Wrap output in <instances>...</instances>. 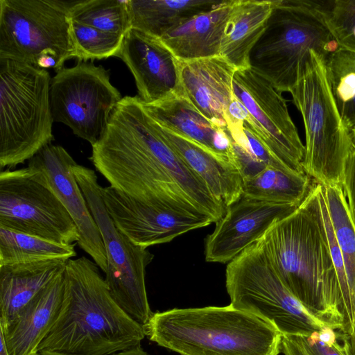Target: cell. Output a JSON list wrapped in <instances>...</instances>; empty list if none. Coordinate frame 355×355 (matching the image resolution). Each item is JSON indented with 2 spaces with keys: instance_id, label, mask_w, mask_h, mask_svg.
I'll return each mask as SVG.
<instances>
[{
  "instance_id": "obj_1",
  "label": "cell",
  "mask_w": 355,
  "mask_h": 355,
  "mask_svg": "<svg viewBox=\"0 0 355 355\" xmlns=\"http://www.w3.org/2000/svg\"><path fill=\"white\" fill-rule=\"evenodd\" d=\"M92 148L89 159L112 187L175 215L214 223L173 178L182 160L161 136L138 96L121 98Z\"/></svg>"
},
{
  "instance_id": "obj_2",
  "label": "cell",
  "mask_w": 355,
  "mask_h": 355,
  "mask_svg": "<svg viewBox=\"0 0 355 355\" xmlns=\"http://www.w3.org/2000/svg\"><path fill=\"white\" fill-rule=\"evenodd\" d=\"M314 182L304 201L261 237L279 277L313 316L341 330L340 293L321 204Z\"/></svg>"
},
{
  "instance_id": "obj_3",
  "label": "cell",
  "mask_w": 355,
  "mask_h": 355,
  "mask_svg": "<svg viewBox=\"0 0 355 355\" xmlns=\"http://www.w3.org/2000/svg\"><path fill=\"white\" fill-rule=\"evenodd\" d=\"M62 306L38 348L69 355H113L139 346L143 325L112 297L94 261L70 259L64 271Z\"/></svg>"
},
{
  "instance_id": "obj_4",
  "label": "cell",
  "mask_w": 355,
  "mask_h": 355,
  "mask_svg": "<svg viewBox=\"0 0 355 355\" xmlns=\"http://www.w3.org/2000/svg\"><path fill=\"white\" fill-rule=\"evenodd\" d=\"M143 327L150 341L180 355L281 353L276 328L231 304L155 312Z\"/></svg>"
},
{
  "instance_id": "obj_5",
  "label": "cell",
  "mask_w": 355,
  "mask_h": 355,
  "mask_svg": "<svg viewBox=\"0 0 355 355\" xmlns=\"http://www.w3.org/2000/svg\"><path fill=\"white\" fill-rule=\"evenodd\" d=\"M338 49L319 1L274 0L266 28L250 53V67L280 93L290 92L311 51L327 60Z\"/></svg>"
},
{
  "instance_id": "obj_6",
  "label": "cell",
  "mask_w": 355,
  "mask_h": 355,
  "mask_svg": "<svg viewBox=\"0 0 355 355\" xmlns=\"http://www.w3.org/2000/svg\"><path fill=\"white\" fill-rule=\"evenodd\" d=\"M46 69L0 59V169L31 159L53 139Z\"/></svg>"
},
{
  "instance_id": "obj_7",
  "label": "cell",
  "mask_w": 355,
  "mask_h": 355,
  "mask_svg": "<svg viewBox=\"0 0 355 355\" xmlns=\"http://www.w3.org/2000/svg\"><path fill=\"white\" fill-rule=\"evenodd\" d=\"M289 93L305 130L304 172L320 184L342 185L345 162L354 146L337 108L322 56L310 51Z\"/></svg>"
},
{
  "instance_id": "obj_8",
  "label": "cell",
  "mask_w": 355,
  "mask_h": 355,
  "mask_svg": "<svg viewBox=\"0 0 355 355\" xmlns=\"http://www.w3.org/2000/svg\"><path fill=\"white\" fill-rule=\"evenodd\" d=\"M74 2L0 0V59L57 71L76 58L69 18Z\"/></svg>"
},
{
  "instance_id": "obj_9",
  "label": "cell",
  "mask_w": 355,
  "mask_h": 355,
  "mask_svg": "<svg viewBox=\"0 0 355 355\" xmlns=\"http://www.w3.org/2000/svg\"><path fill=\"white\" fill-rule=\"evenodd\" d=\"M225 286L230 304L257 315L282 335H309L326 326L284 286L261 238L227 263Z\"/></svg>"
},
{
  "instance_id": "obj_10",
  "label": "cell",
  "mask_w": 355,
  "mask_h": 355,
  "mask_svg": "<svg viewBox=\"0 0 355 355\" xmlns=\"http://www.w3.org/2000/svg\"><path fill=\"white\" fill-rule=\"evenodd\" d=\"M72 170L105 248V279L110 293L125 313L144 326L153 313L148 300L145 274L154 255L147 248L135 245L116 227L106 209L103 187L94 171L78 164Z\"/></svg>"
},
{
  "instance_id": "obj_11",
  "label": "cell",
  "mask_w": 355,
  "mask_h": 355,
  "mask_svg": "<svg viewBox=\"0 0 355 355\" xmlns=\"http://www.w3.org/2000/svg\"><path fill=\"white\" fill-rule=\"evenodd\" d=\"M53 121L94 144L105 132L114 108L123 97L102 66L78 61L56 71L50 84Z\"/></svg>"
},
{
  "instance_id": "obj_12",
  "label": "cell",
  "mask_w": 355,
  "mask_h": 355,
  "mask_svg": "<svg viewBox=\"0 0 355 355\" xmlns=\"http://www.w3.org/2000/svg\"><path fill=\"white\" fill-rule=\"evenodd\" d=\"M0 227L59 243L78 242V229L53 192L28 167L1 171Z\"/></svg>"
},
{
  "instance_id": "obj_13",
  "label": "cell",
  "mask_w": 355,
  "mask_h": 355,
  "mask_svg": "<svg viewBox=\"0 0 355 355\" xmlns=\"http://www.w3.org/2000/svg\"><path fill=\"white\" fill-rule=\"evenodd\" d=\"M232 89L248 113L246 121L269 152L289 169L306 173L305 146L282 93L250 67L236 69Z\"/></svg>"
},
{
  "instance_id": "obj_14",
  "label": "cell",
  "mask_w": 355,
  "mask_h": 355,
  "mask_svg": "<svg viewBox=\"0 0 355 355\" xmlns=\"http://www.w3.org/2000/svg\"><path fill=\"white\" fill-rule=\"evenodd\" d=\"M77 164L61 146L46 145L28 160L33 177L48 187L73 220L79 234L78 246L104 272L107 270L105 248L99 229L73 175Z\"/></svg>"
},
{
  "instance_id": "obj_15",
  "label": "cell",
  "mask_w": 355,
  "mask_h": 355,
  "mask_svg": "<svg viewBox=\"0 0 355 355\" xmlns=\"http://www.w3.org/2000/svg\"><path fill=\"white\" fill-rule=\"evenodd\" d=\"M298 206L268 202L243 195L226 208L222 218L215 223L214 231L207 236L206 261L229 263L260 239L275 222Z\"/></svg>"
},
{
  "instance_id": "obj_16",
  "label": "cell",
  "mask_w": 355,
  "mask_h": 355,
  "mask_svg": "<svg viewBox=\"0 0 355 355\" xmlns=\"http://www.w3.org/2000/svg\"><path fill=\"white\" fill-rule=\"evenodd\" d=\"M102 196L116 227L132 243L144 248L170 242L186 232L211 224L146 205L111 186L102 188Z\"/></svg>"
},
{
  "instance_id": "obj_17",
  "label": "cell",
  "mask_w": 355,
  "mask_h": 355,
  "mask_svg": "<svg viewBox=\"0 0 355 355\" xmlns=\"http://www.w3.org/2000/svg\"><path fill=\"white\" fill-rule=\"evenodd\" d=\"M116 57L131 71L144 104L159 101L179 87L176 58L160 38L131 28Z\"/></svg>"
},
{
  "instance_id": "obj_18",
  "label": "cell",
  "mask_w": 355,
  "mask_h": 355,
  "mask_svg": "<svg viewBox=\"0 0 355 355\" xmlns=\"http://www.w3.org/2000/svg\"><path fill=\"white\" fill-rule=\"evenodd\" d=\"M179 87L206 118L227 129L236 68L220 55L194 60L176 58Z\"/></svg>"
},
{
  "instance_id": "obj_19",
  "label": "cell",
  "mask_w": 355,
  "mask_h": 355,
  "mask_svg": "<svg viewBox=\"0 0 355 355\" xmlns=\"http://www.w3.org/2000/svg\"><path fill=\"white\" fill-rule=\"evenodd\" d=\"M142 104L148 114L162 126L238 166L227 129L218 126L200 113L180 87L159 101Z\"/></svg>"
},
{
  "instance_id": "obj_20",
  "label": "cell",
  "mask_w": 355,
  "mask_h": 355,
  "mask_svg": "<svg viewBox=\"0 0 355 355\" xmlns=\"http://www.w3.org/2000/svg\"><path fill=\"white\" fill-rule=\"evenodd\" d=\"M64 272L37 294L6 329L0 327L9 355H36L60 310Z\"/></svg>"
},
{
  "instance_id": "obj_21",
  "label": "cell",
  "mask_w": 355,
  "mask_h": 355,
  "mask_svg": "<svg viewBox=\"0 0 355 355\" xmlns=\"http://www.w3.org/2000/svg\"><path fill=\"white\" fill-rule=\"evenodd\" d=\"M161 136L227 208L243 196V176L238 166L156 122Z\"/></svg>"
},
{
  "instance_id": "obj_22",
  "label": "cell",
  "mask_w": 355,
  "mask_h": 355,
  "mask_svg": "<svg viewBox=\"0 0 355 355\" xmlns=\"http://www.w3.org/2000/svg\"><path fill=\"white\" fill-rule=\"evenodd\" d=\"M67 261L0 266V327L8 328L26 304L64 271Z\"/></svg>"
},
{
  "instance_id": "obj_23",
  "label": "cell",
  "mask_w": 355,
  "mask_h": 355,
  "mask_svg": "<svg viewBox=\"0 0 355 355\" xmlns=\"http://www.w3.org/2000/svg\"><path fill=\"white\" fill-rule=\"evenodd\" d=\"M234 0L221 1L211 10L197 15L160 40L180 60L220 55L222 36Z\"/></svg>"
},
{
  "instance_id": "obj_24",
  "label": "cell",
  "mask_w": 355,
  "mask_h": 355,
  "mask_svg": "<svg viewBox=\"0 0 355 355\" xmlns=\"http://www.w3.org/2000/svg\"><path fill=\"white\" fill-rule=\"evenodd\" d=\"M274 0H234L220 55L236 69L250 67V53L264 32Z\"/></svg>"
},
{
  "instance_id": "obj_25",
  "label": "cell",
  "mask_w": 355,
  "mask_h": 355,
  "mask_svg": "<svg viewBox=\"0 0 355 355\" xmlns=\"http://www.w3.org/2000/svg\"><path fill=\"white\" fill-rule=\"evenodd\" d=\"M220 1L128 0L131 28L161 38L194 16L211 10Z\"/></svg>"
},
{
  "instance_id": "obj_26",
  "label": "cell",
  "mask_w": 355,
  "mask_h": 355,
  "mask_svg": "<svg viewBox=\"0 0 355 355\" xmlns=\"http://www.w3.org/2000/svg\"><path fill=\"white\" fill-rule=\"evenodd\" d=\"M322 185V184H321ZM334 232L345 267L349 305L340 331L355 334V229L351 221L342 185H322Z\"/></svg>"
},
{
  "instance_id": "obj_27",
  "label": "cell",
  "mask_w": 355,
  "mask_h": 355,
  "mask_svg": "<svg viewBox=\"0 0 355 355\" xmlns=\"http://www.w3.org/2000/svg\"><path fill=\"white\" fill-rule=\"evenodd\" d=\"M314 181L306 173L270 165L243 179V195L278 204L300 205L311 191Z\"/></svg>"
},
{
  "instance_id": "obj_28",
  "label": "cell",
  "mask_w": 355,
  "mask_h": 355,
  "mask_svg": "<svg viewBox=\"0 0 355 355\" xmlns=\"http://www.w3.org/2000/svg\"><path fill=\"white\" fill-rule=\"evenodd\" d=\"M74 247V243H59L0 227V266L50 259L68 261L76 256Z\"/></svg>"
},
{
  "instance_id": "obj_29",
  "label": "cell",
  "mask_w": 355,
  "mask_h": 355,
  "mask_svg": "<svg viewBox=\"0 0 355 355\" xmlns=\"http://www.w3.org/2000/svg\"><path fill=\"white\" fill-rule=\"evenodd\" d=\"M327 77L346 128H355V52L341 48L326 60Z\"/></svg>"
},
{
  "instance_id": "obj_30",
  "label": "cell",
  "mask_w": 355,
  "mask_h": 355,
  "mask_svg": "<svg viewBox=\"0 0 355 355\" xmlns=\"http://www.w3.org/2000/svg\"><path fill=\"white\" fill-rule=\"evenodd\" d=\"M69 18L104 32L125 35L131 28L128 0L75 1Z\"/></svg>"
},
{
  "instance_id": "obj_31",
  "label": "cell",
  "mask_w": 355,
  "mask_h": 355,
  "mask_svg": "<svg viewBox=\"0 0 355 355\" xmlns=\"http://www.w3.org/2000/svg\"><path fill=\"white\" fill-rule=\"evenodd\" d=\"M284 355H352L349 336L324 326L309 335H282Z\"/></svg>"
},
{
  "instance_id": "obj_32",
  "label": "cell",
  "mask_w": 355,
  "mask_h": 355,
  "mask_svg": "<svg viewBox=\"0 0 355 355\" xmlns=\"http://www.w3.org/2000/svg\"><path fill=\"white\" fill-rule=\"evenodd\" d=\"M71 33L76 58L84 62L116 56L124 37L104 32L71 19Z\"/></svg>"
},
{
  "instance_id": "obj_33",
  "label": "cell",
  "mask_w": 355,
  "mask_h": 355,
  "mask_svg": "<svg viewBox=\"0 0 355 355\" xmlns=\"http://www.w3.org/2000/svg\"><path fill=\"white\" fill-rule=\"evenodd\" d=\"M319 5L339 48L355 52V0L319 1Z\"/></svg>"
},
{
  "instance_id": "obj_34",
  "label": "cell",
  "mask_w": 355,
  "mask_h": 355,
  "mask_svg": "<svg viewBox=\"0 0 355 355\" xmlns=\"http://www.w3.org/2000/svg\"><path fill=\"white\" fill-rule=\"evenodd\" d=\"M342 187L346 197L349 215L355 229V148H353L346 160Z\"/></svg>"
},
{
  "instance_id": "obj_35",
  "label": "cell",
  "mask_w": 355,
  "mask_h": 355,
  "mask_svg": "<svg viewBox=\"0 0 355 355\" xmlns=\"http://www.w3.org/2000/svg\"><path fill=\"white\" fill-rule=\"evenodd\" d=\"M113 355H149L146 351L143 349L141 345L122 351Z\"/></svg>"
},
{
  "instance_id": "obj_36",
  "label": "cell",
  "mask_w": 355,
  "mask_h": 355,
  "mask_svg": "<svg viewBox=\"0 0 355 355\" xmlns=\"http://www.w3.org/2000/svg\"><path fill=\"white\" fill-rule=\"evenodd\" d=\"M0 355H9L2 332L0 331Z\"/></svg>"
},
{
  "instance_id": "obj_37",
  "label": "cell",
  "mask_w": 355,
  "mask_h": 355,
  "mask_svg": "<svg viewBox=\"0 0 355 355\" xmlns=\"http://www.w3.org/2000/svg\"><path fill=\"white\" fill-rule=\"evenodd\" d=\"M352 355H355V334L349 336Z\"/></svg>"
},
{
  "instance_id": "obj_38",
  "label": "cell",
  "mask_w": 355,
  "mask_h": 355,
  "mask_svg": "<svg viewBox=\"0 0 355 355\" xmlns=\"http://www.w3.org/2000/svg\"><path fill=\"white\" fill-rule=\"evenodd\" d=\"M36 355H69L57 352L43 351L38 352Z\"/></svg>"
},
{
  "instance_id": "obj_39",
  "label": "cell",
  "mask_w": 355,
  "mask_h": 355,
  "mask_svg": "<svg viewBox=\"0 0 355 355\" xmlns=\"http://www.w3.org/2000/svg\"><path fill=\"white\" fill-rule=\"evenodd\" d=\"M350 133H351L353 146H354V148H355V128L352 129L350 131Z\"/></svg>"
}]
</instances>
